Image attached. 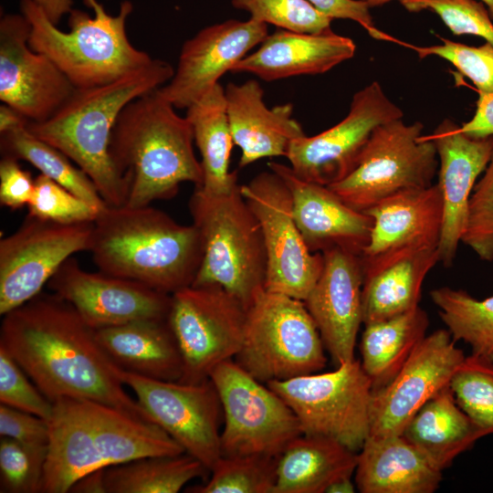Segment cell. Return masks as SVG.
<instances>
[{
	"label": "cell",
	"mask_w": 493,
	"mask_h": 493,
	"mask_svg": "<svg viewBox=\"0 0 493 493\" xmlns=\"http://www.w3.org/2000/svg\"><path fill=\"white\" fill-rule=\"evenodd\" d=\"M0 346L52 403L88 399L152 423L125 391L96 330L57 294L42 291L3 315Z\"/></svg>",
	"instance_id": "obj_1"
},
{
	"label": "cell",
	"mask_w": 493,
	"mask_h": 493,
	"mask_svg": "<svg viewBox=\"0 0 493 493\" xmlns=\"http://www.w3.org/2000/svg\"><path fill=\"white\" fill-rule=\"evenodd\" d=\"M47 422L42 493H67L90 472L139 457L185 453L155 424L92 400L61 398Z\"/></svg>",
	"instance_id": "obj_2"
},
{
	"label": "cell",
	"mask_w": 493,
	"mask_h": 493,
	"mask_svg": "<svg viewBox=\"0 0 493 493\" xmlns=\"http://www.w3.org/2000/svg\"><path fill=\"white\" fill-rule=\"evenodd\" d=\"M100 271L172 295L193 284L202 261L197 228L145 205H107L89 250Z\"/></svg>",
	"instance_id": "obj_3"
},
{
	"label": "cell",
	"mask_w": 493,
	"mask_h": 493,
	"mask_svg": "<svg viewBox=\"0 0 493 493\" xmlns=\"http://www.w3.org/2000/svg\"><path fill=\"white\" fill-rule=\"evenodd\" d=\"M173 73L167 61L153 58L110 83L76 89L53 116L41 122H28L26 128L74 162L91 179L108 205H124L129 184L110 154L112 129L129 102L163 87Z\"/></svg>",
	"instance_id": "obj_4"
},
{
	"label": "cell",
	"mask_w": 493,
	"mask_h": 493,
	"mask_svg": "<svg viewBox=\"0 0 493 493\" xmlns=\"http://www.w3.org/2000/svg\"><path fill=\"white\" fill-rule=\"evenodd\" d=\"M187 118L157 89L129 102L111 131V160L129 184L126 205H149L173 197L181 184H203V169L194 152Z\"/></svg>",
	"instance_id": "obj_5"
},
{
	"label": "cell",
	"mask_w": 493,
	"mask_h": 493,
	"mask_svg": "<svg viewBox=\"0 0 493 493\" xmlns=\"http://www.w3.org/2000/svg\"><path fill=\"white\" fill-rule=\"evenodd\" d=\"M83 2L94 15L73 8L68 15L69 29L62 31L33 0L20 1V12L30 25V47L47 57L76 89L110 83L152 62L128 38L131 2H121L115 16L97 0Z\"/></svg>",
	"instance_id": "obj_6"
},
{
	"label": "cell",
	"mask_w": 493,
	"mask_h": 493,
	"mask_svg": "<svg viewBox=\"0 0 493 493\" xmlns=\"http://www.w3.org/2000/svg\"><path fill=\"white\" fill-rule=\"evenodd\" d=\"M188 207L203 251L192 285H218L247 309L265 289L267 254L261 227L241 185L225 194L195 187Z\"/></svg>",
	"instance_id": "obj_7"
},
{
	"label": "cell",
	"mask_w": 493,
	"mask_h": 493,
	"mask_svg": "<svg viewBox=\"0 0 493 493\" xmlns=\"http://www.w3.org/2000/svg\"><path fill=\"white\" fill-rule=\"evenodd\" d=\"M324 349L303 300L263 289L247 308L235 361L267 383L320 372L327 362Z\"/></svg>",
	"instance_id": "obj_8"
},
{
	"label": "cell",
	"mask_w": 493,
	"mask_h": 493,
	"mask_svg": "<svg viewBox=\"0 0 493 493\" xmlns=\"http://www.w3.org/2000/svg\"><path fill=\"white\" fill-rule=\"evenodd\" d=\"M402 119L376 127L352 172L328 186L351 208L364 212L398 192L433 184L438 165L435 143L422 134V122Z\"/></svg>",
	"instance_id": "obj_9"
},
{
	"label": "cell",
	"mask_w": 493,
	"mask_h": 493,
	"mask_svg": "<svg viewBox=\"0 0 493 493\" xmlns=\"http://www.w3.org/2000/svg\"><path fill=\"white\" fill-rule=\"evenodd\" d=\"M266 384L295 413L302 435L331 438L357 453L369 436L372 386L361 361Z\"/></svg>",
	"instance_id": "obj_10"
},
{
	"label": "cell",
	"mask_w": 493,
	"mask_h": 493,
	"mask_svg": "<svg viewBox=\"0 0 493 493\" xmlns=\"http://www.w3.org/2000/svg\"><path fill=\"white\" fill-rule=\"evenodd\" d=\"M247 309L218 285H190L171 295L167 320L183 360L181 383L208 380L239 351Z\"/></svg>",
	"instance_id": "obj_11"
},
{
	"label": "cell",
	"mask_w": 493,
	"mask_h": 493,
	"mask_svg": "<svg viewBox=\"0 0 493 493\" xmlns=\"http://www.w3.org/2000/svg\"><path fill=\"white\" fill-rule=\"evenodd\" d=\"M223 410L222 456L278 457L302 435L297 415L270 387L227 360L210 374Z\"/></svg>",
	"instance_id": "obj_12"
},
{
	"label": "cell",
	"mask_w": 493,
	"mask_h": 493,
	"mask_svg": "<svg viewBox=\"0 0 493 493\" xmlns=\"http://www.w3.org/2000/svg\"><path fill=\"white\" fill-rule=\"evenodd\" d=\"M241 193L262 230L265 289L304 301L321 274L324 260L322 253L309 249L297 226L286 183L269 169L241 185Z\"/></svg>",
	"instance_id": "obj_13"
},
{
	"label": "cell",
	"mask_w": 493,
	"mask_h": 493,
	"mask_svg": "<svg viewBox=\"0 0 493 493\" xmlns=\"http://www.w3.org/2000/svg\"><path fill=\"white\" fill-rule=\"evenodd\" d=\"M93 222L58 223L30 214L0 240V314L29 301L73 254L89 251Z\"/></svg>",
	"instance_id": "obj_14"
},
{
	"label": "cell",
	"mask_w": 493,
	"mask_h": 493,
	"mask_svg": "<svg viewBox=\"0 0 493 493\" xmlns=\"http://www.w3.org/2000/svg\"><path fill=\"white\" fill-rule=\"evenodd\" d=\"M119 376L135 393L150 420L210 471L222 456L219 428L223 414L212 381H162L121 369Z\"/></svg>",
	"instance_id": "obj_15"
},
{
	"label": "cell",
	"mask_w": 493,
	"mask_h": 493,
	"mask_svg": "<svg viewBox=\"0 0 493 493\" xmlns=\"http://www.w3.org/2000/svg\"><path fill=\"white\" fill-rule=\"evenodd\" d=\"M403 116L373 81L353 95L348 114L339 123L290 143L286 156L289 167L303 180L326 186L335 184L355 168L373 130Z\"/></svg>",
	"instance_id": "obj_16"
},
{
	"label": "cell",
	"mask_w": 493,
	"mask_h": 493,
	"mask_svg": "<svg viewBox=\"0 0 493 493\" xmlns=\"http://www.w3.org/2000/svg\"><path fill=\"white\" fill-rule=\"evenodd\" d=\"M465 357L448 330L425 336L393 380L372 390L369 436L402 435L416 412L449 384Z\"/></svg>",
	"instance_id": "obj_17"
},
{
	"label": "cell",
	"mask_w": 493,
	"mask_h": 493,
	"mask_svg": "<svg viewBox=\"0 0 493 493\" xmlns=\"http://www.w3.org/2000/svg\"><path fill=\"white\" fill-rule=\"evenodd\" d=\"M30 25L20 14L0 19V100L29 122L53 116L76 88L45 55L29 44Z\"/></svg>",
	"instance_id": "obj_18"
},
{
	"label": "cell",
	"mask_w": 493,
	"mask_h": 493,
	"mask_svg": "<svg viewBox=\"0 0 493 493\" xmlns=\"http://www.w3.org/2000/svg\"><path fill=\"white\" fill-rule=\"evenodd\" d=\"M93 329L144 319H167L171 295L139 282L84 270L72 257L47 283Z\"/></svg>",
	"instance_id": "obj_19"
},
{
	"label": "cell",
	"mask_w": 493,
	"mask_h": 493,
	"mask_svg": "<svg viewBox=\"0 0 493 493\" xmlns=\"http://www.w3.org/2000/svg\"><path fill=\"white\" fill-rule=\"evenodd\" d=\"M267 35V25L251 17L201 29L184 43L173 76L157 92L175 109L189 108Z\"/></svg>",
	"instance_id": "obj_20"
},
{
	"label": "cell",
	"mask_w": 493,
	"mask_h": 493,
	"mask_svg": "<svg viewBox=\"0 0 493 493\" xmlns=\"http://www.w3.org/2000/svg\"><path fill=\"white\" fill-rule=\"evenodd\" d=\"M363 213L372 218L370 240L360 256L363 272L439 246L443 199L437 184L398 192Z\"/></svg>",
	"instance_id": "obj_21"
},
{
	"label": "cell",
	"mask_w": 493,
	"mask_h": 493,
	"mask_svg": "<svg viewBox=\"0 0 493 493\" xmlns=\"http://www.w3.org/2000/svg\"><path fill=\"white\" fill-rule=\"evenodd\" d=\"M321 274L304 300L336 366L355 359L362 323L363 271L359 255L341 248L322 252Z\"/></svg>",
	"instance_id": "obj_22"
},
{
	"label": "cell",
	"mask_w": 493,
	"mask_h": 493,
	"mask_svg": "<svg viewBox=\"0 0 493 493\" xmlns=\"http://www.w3.org/2000/svg\"><path fill=\"white\" fill-rule=\"evenodd\" d=\"M428 137L439 158L437 184L443 199L440 262L449 267L465 230L470 195L490 161L493 137L469 136L449 119L442 121Z\"/></svg>",
	"instance_id": "obj_23"
},
{
	"label": "cell",
	"mask_w": 493,
	"mask_h": 493,
	"mask_svg": "<svg viewBox=\"0 0 493 493\" xmlns=\"http://www.w3.org/2000/svg\"><path fill=\"white\" fill-rule=\"evenodd\" d=\"M267 166L289 189L295 222L311 252L341 248L361 256L370 240V215L346 205L328 186L299 178L288 165L269 162Z\"/></svg>",
	"instance_id": "obj_24"
},
{
	"label": "cell",
	"mask_w": 493,
	"mask_h": 493,
	"mask_svg": "<svg viewBox=\"0 0 493 493\" xmlns=\"http://www.w3.org/2000/svg\"><path fill=\"white\" fill-rule=\"evenodd\" d=\"M225 96L234 144L241 149L240 168L267 157H286L290 143L306 135L292 104L268 108L256 79L228 83Z\"/></svg>",
	"instance_id": "obj_25"
},
{
	"label": "cell",
	"mask_w": 493,
	"mask_h": 493,
	"mask_svg": "<svg viewBox=\"0 0 493 493\" xmlns=\"http://www.w3.org/2000/svg\"><path fill=\"white\" fill-rule=\"evenodd\" d=\"M355 51L352 39L331 29L300 33L278 28L237 62L231 72L253 74L265 81L322 74L351 58Z\"/></svg>",
	"instance_id": "obj_26"
},
{
	"label": "cell",
	"mask_w": 493,
	"mask_h": 493,
	"mask_svg": "<svg viewBox=\"0 0 493 493\" xmlns=\"http://www.w3.org/2000/svg\"><path fill=\"white\" fill-rule=\"evenodd\" d=\"M355 474L362 493H433L442 480V470L402 435L368 436Z\"/></svg>",
	"instance_id": "obj_27"
},
{
	"label": "cell",
	"mask_w": 493,
	"mask_h": 493,
	"mask_svg": "<svg viewBox=\"0 0 493 493\" xmlns=\"http://www.w3.org/2000/svg\"><path fill=\"white\" fill-rule=\"evenodd\" d=\"M98 341L121 370L180 381L183 360L167 319H144L96 330Z\"/></svg>",
	"instance_id": "obj_28"
},
{
	"label": "cell",
	"mask_w": 493,
	"mask_h": 493,
	"mask_svg": "<svg viewBox=\"0 0 493 493\" xmlns=\"http://www.w3.org/2000/svg\"><path fill=\"white\" fill-rule=\"evenodd\" d=\"M490 434L460 408L448 384L416 412L402 435L443 471Z\"/></svg>",
	"instance_id": "obj_29"
},
{
	"label": "cell",
	"mask_w": 493,
	"mask_h": 493,
	"mask_svg": "<svg viewBox=\"0 0 493 493\" xmlns=\"http://www.w3.org/2000/svg\"><path fill=\"white\" fill-rule=\"evenodd\" d=\"M358 453L324 436L301 435L278 457L273 493H325L343 477H351Z\"/></svg>",
	"instance_id": "obj_30"
},
{
	"label": "cell",
	"mask_w": 493,
	"mask_h": 493,
	"mask_svg": "<svg viewBox=\"0 0 493 493\" xmlns=\"http://www.w3.org/2000/svg\"><path fill=\"white\" fill-rule=\"evenodd\" d=\"M438 262L436 248L405 255L363 272L362 323L388 320L417 308L424 280Z\"/></svg>",
	"instance_id": "obj_31"
},
{
	"label": "cell",
	"mask_w": 493,
	"mask_h": 493,
	"mask_svg": "<svg viewBox=\"0 0 493 493\" xmlns=\"http://www.w3.org/2000/svg\"><path fill=\"white\" fill-rule=\"evenodd\" d=\"M194 142L201 154L203 184L208 194H225L237 186V173L229 171L234 145L226 113L225 88L217 83L186 109Z\"/></svg>",
	"instance_id": "obj_32"
},
{
	"label": "cell",
	"mask_w": 493,
	"mask_h": 493,
	"mask_svg": "<svg viewBox=\"0 0 493 493\" xmlns=\"http://www.w3.org/2000/svg\"><path fill=\"white\" fill-rule=\"evenodd\" d=\"M428 326V316L419 306L391 319L365 325L360 344L361 364L372 390L393 380L425 337Z\"/></svg>",
	"instance_id": "obj_33"
},
{
	"label": "cell",
	"mask_w": 493,
	"mask_h": 493,
	"mask_svg": "<svg viewBox=\"0 0 493 493\" xmlns=\"http://www.w3.org/2000/svg\"><path fill=\"white\" fill-rule=\"evenodd\" d=\"M209 471L187 453L149 456L104 469L106 493H177Z\"/></svg>",
	"instance_id": "obj_34"
},
{
	"label": "cell",
	"mask_w": 493,
	"mask_h": 493,
	"mask_svg": "<svg viewBox=\"0 0 493 493\" xmlns=\"http://www.w3.org/2000/svg\"><path fill=\"white\" fill-rule=\"evenodd\" d=\"M26 125L0 133L2 155L28 162L98 211L105 208L108 205L91 179L66 154L33 135Z\"/></svg>",
	"instance_id": "obj_35"
},
{
	"label": "cell",
	"mask_w": 493,
	"mask_h": 493,
	"mask_svg": "<svg viewBox=\"0 0 493 493\" xmlns=\"http://www.w3.org/2000/svg\"><path fill=\"white\" fill-rule=\"evenodd\" d=\"M429 295L453 340L467 343L472 354L493 360V296L478 299L449 287Z\"/></svg>",
	"instance_id": "obj_36"
},
{
	"label": "cell",
	"mask_w": 493,
	"mask_h": 493,
	"mask_svg": "<svg viewBox=\"0 0 493 493\" xmlns=\"http://www.w3.org/2000/svg\"><path fill=\"white\" fill-rule=\"evenodd\" d=\"M278 457L261 455L222 456L204 485L193 493H273Z\"/></svg>",
	"instance_id": "obj_37"
},
{
	"label": "cell",
	"mask_w": 493,
	"mask_h": 493,
	"mask_svg": "<svg viewBox=\"0 0 493 493\" xmlns=\"http://www.w3.org/2000/svg\"><path fill=\"white\" fill-rule=\"evenodd\" d=\"M449 385L460 408L493 434V360L466 356Z\"/></svg>",
	"instance_id": "obj_38"
},
{
	"label": "cell",
	"mask_w": 493,
	"mask_h": 493,
	"mask_svg": "<svg viewBox=\"0 0 493 493\" xmlns=\"http://www.w3.org/2000/svg\"><path fill=\"white\" fill-rule=\"evenodd\" d=\"M48 446L0 439V491L42 493Z\"/></svg>",
	"instance_id": "obj_39"
},
{
	"label": "cell",
	"mask_w": 493,
	"mask_h": 493,
	"mask_svg": "<svg viewBox=\"0 0 493 493\" xmlns=\"http://www.w3.org/2000/svg\"><path fill=\"white\" fill-rule=\"evenodd\" d=\"M231 3L236 9L247 12L251 18L279 29L300 33L331 29L332 20L307 0H231Z\"/></svg>",
	"instance_id": "obj_40"
},
{
	"label": "cell",
	"mask_w": 493,
	"mask_h": 493,
	"mask_svg": "<svg viewBox=\"0 0 493 493\" xmlns=\"http://www.w3.org/2000/svg\"><path fill=\"white\" fill-rule=\"evenodd\" d=\"M28 214L58 223L94 222L100 211L57 182L40 173L35 178Z\"/></svg>",
	"instance_id": "obj_41"
},
{
	"label": "cell",
	"mask_w": 493,
	"mask_h": 493,
	"mask_svg": "<svg viewBox=\"0 0 493 493\" xmlns=\"http://www.w3.org/2000/svg\"><path fill=\"white\" fill-rule=\"evenodd\" d=\"M409 12L432 11L454 35L480 37L493 45V23L488 8L476 0H398Z\"/></svg>",
	"instance_id": "obj_42"
},
{
	"label": "cell",
	"mask_w": 493,
	"mask_h": 493,
	"mask_svg": "<svg viewBox=\"0 0 493 493\" xmlns=\"http://www.w3.org/2000/svg\"><path fill=\"white\" fill-rule=\"evenodd\" d=\"M461 242L481 260L493 261V152L470 195Z\"/></svg>",
	"instance_id": "obj_43"
},
{
	"label": "cell",
	"mask_w": 493,
	"mask_h": 493,
	"mask_svg": "<svg viewBox=\"0 0 493 493\" xmlns=\"http://www.w3.org/2000/svg\"><path fill=\"white\" fill-rule=\"evenodd\" d=\"M441 40V45L413 47L420 58L437 56L449 61L473 82L478 92H493V45L486 42L471 47L446 38Z\"/></svg>",
	"instance_id": "obj_44"
},
{
	"label": "cell",
	"mask_w": 493,
	"mask_h": 493,
	"mask_svg": "<svg viewBox=\"0 0 493 493\" xmlns=\"http://www.w3.org/2000/svg\"><path fill=\"white\" fill-rule=\"evenodd\" d=\"M0 404L47 421L53 403L37 388L15 359L0 346Z\"/></svg>",
	"instance_id": "obj_45"
},
{
	"label": "cell",
	"mask_w": 493,
	"mask_h": 493,
	"mask_svg": "<svg viewBox=\"0 0 493 493\" xmlns=\"http://www.w3.org/2000/svg\"><path fill=\"white\" fill-rule=\"evenodd\" d=\"M0 436L26 445L48 446V422L35 414L0 404Z\"/></svg>",
	"instance_id": "obj_46"
},
{
	"label": "cell",
	"mask_w": 493,
	"mask_h": 493,
	"mask_svg": "<svg viewBox=\"0 0 493 493\" xmlns=\"http://www.w3.org/2000/svg\"><path fill=\"white\" fill-rule=\"evenodd\" d=\"M35 188L31 173L21 168L18 160L2 156L0 162V203L12 210L28 205Z\"/></svg>",
	"instance_id": "obj_47"
},
{
	"label": "cell",
	"mask_w": 493,
	"mask_h": 493,
	"mask_svg": "<svg viewBox=\"0 0 493 493\" xmlns=\"http://www.w3.org/2000/svg\"><path fill=\"white\" fill-rule=\"evenodd\" d=\"M318 11L332 19H350L362 26L376 39L393 38L380 31L374 25L369 12L370 7L363 0H307Z\"/></svg>",
	"instance_id": "obj_48"
},
{
	"label": "cell",
	"mask_w": 493,
	"mask_h": 493,
	"mask_svg": "<svg viewBox=\"0 0 493 493\" xmlns=\"http://www.w3.org/2000/svg\"><path fill=\"white\" fill-rule=\"evenodd\" d=\"M460 129L472 137H493V92H479L474 116Z\"/></svg>",
	"instance_id": "obj_49"
},
{
	"label": "cell",
	"mask_w": 493,
	"mask_h": 493,
	"mask_svg": "<svg viewBox=\"0 0 493 493\" xmlns=\"http://www.w3.org/2000/svg\"><path fill=\"white\" fill-rule=\"evenodd\" d=\"M104 469L95 470L79 478L68 492L73 493H106Z\"/></svg>",
	"instance_id": "obj_50"
},
{
	"label": "cell",
	"mask_w": 493,
	"mask_h": 493,
	"mask_svg": "<svg viewBox=\"0 0 493 493\" xmlns=\"http://www.w3.org/2000/svg\"><path fill=\"white\" fill-rule=\"evenodd\" d=\"M56 25L73 9V0H33Z\"/></svg>",
	"instance_id": "obj_51"
},
{
	"label": "cell",
	"mask_w": 493,
	"mask_h": 493,
	"mask_svg": "<svg viewBox=\"0 0 493 493\" xmlns=\"http://www.w3.org/2000/svg\"><path fill=\"white\" fill-rule=\"evenodd\" d=\"M28 122L22 114L8 105L3 103L0 106V133L26 125Z\"/></svg>",
	"instance_id": "obj_52"
},
{
	"label": "cell",
	"mask_w": 493,
	"mask_h": 493,
	"mask_svg": "<svg viewBox=\"0 0 493 493\" xmlns=\"http://www.w3.org/2000/svg\"><path fill=\"white\" fill-rule=\"evenodd\" d=\"M351 477H343L331 483L325 493H353L355 487Z\"/></svg>",
	"instance_id": "obj_53"
},
{
	"label": "cell",
	"mask_w": 493,
	"mask_h": 493,
	"mask_svg": "<svg viewBox=\"0 0 493 493\" xmlns=\"http://www.w3.org/2000/svg\"><path fill=\"white\" fill-rule=\"evenodd\" d=\"M369 7L382 5L392 0H363ZM483 4L486 5L490 17L493 19V0H480Z\"/></svg>",
	"instance_id": "obj_54"
}]
</instances>
